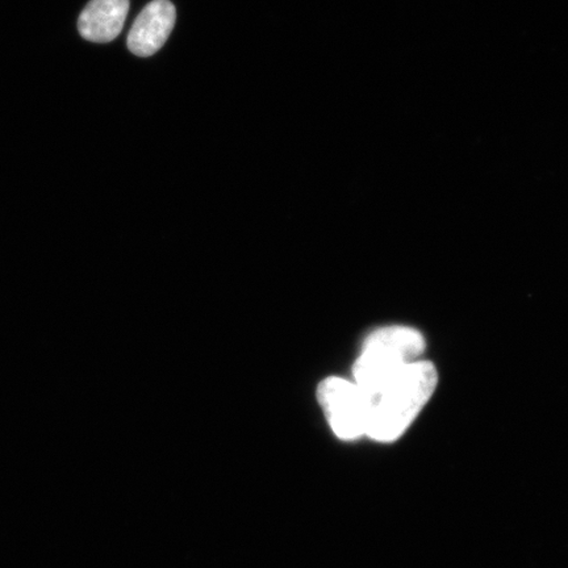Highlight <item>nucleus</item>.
<instances>
[{"mask_svg":"<svg viewBox=\"0 0 568 568\" xmlns=\"http://www.w3.org/2000/svg\"><path fill=\"white\" fill-rule=\"evenodd\" d=\"M420 332L408 326H386L372 333L353 367L354 382L361 389L378 386L388 376L402 371L425 351Z\"/></svg>","mask_w":568,"mask_h":568,"instance_id":"2","label":"nucleus"},{"mask_svg":"<svg viewBox=\"0 0 568 568\" xmlns=\"http://www.w3.org/2000/svg\"><path fill=\"white\" fill-rule=\"evenodd\" d=\"M435 365L416 361L371 389L362 390L366 403V436L393 443L404 435L437 388Z\"/></svg>","mask_w":568,"mask_h":568,"instance_id":"1","label":"nucleus"},{"mask_svg":"<svg viewBox=\"0 0 568 568\" xmlns=\"http://www.w3.org/2000/svg\"><path fill=\"white\" fill-rule=\"evenodd\" d=\"M175 7L169 0H153L141 11L128 34V48L139 57H151L165 45L175 26Z\"/></svg>","mask_w":568,"mask_h":568,"instance_id":"4","label":"nucleus"},{"mask_svg":"<svg viewBox=\"0 0 568 568\" xmlns=\"http://www.w3.org/2000/svg\"><path fill=\"white\" fill-rule=\"evenodd\" d=\"M317 399L335 435L346 442L366 435V403L355 382L331 376L320 383Z\"/></svg>","mask_w":568,"mask_h":568,"instance_id":"3","label":"nucleus"},{"mask_svg":"<svg viewBox=\"0 0 568 568\" xmlns=\"http://www.w3.org/2000/svg\"><path fill=\"white\" fill-rule=\"evenodd\" d=\"M130 0H91L78 19V31L91 42H111L123 31Z\"/></svg>","mask_w":568,"mask_h":568,"instance_id":"5","label":"nucleus"}]
</instances>
